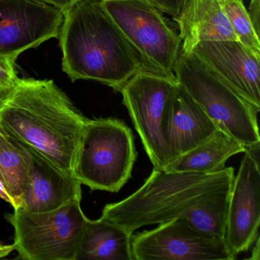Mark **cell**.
Returning a JSON list of instances; mask_svg holds the SVG:
<instances>
[{"label": "cell", "mask_w": 260, "mask_h": 260, "mask_svg": "<svg viewBox=\"0 0 260 260\" xmlns=\"http://www.w3.org/2000/svg\"><path fill=\"white\" fill-rule=\"evenodd\" d=\"M176 85V77L141 70L119 90L144 150L156 169L171 162L164 128Z\"/></svg>", "instance_id": "ba28073f"}, {"label": "cell", "mask_w": 260, "mask_h": 260, "mask_svg": "<svg viewBox=\"0 0 260 260\" xmlns=\"http://www.w3.org/2000/svg\"><path fill=\"white\" fill-rule=\"evenodd\" d=\"M191 53L259 112V58L237 41L199 42Z\"/></svg>", "instance_id": "7c38bea8"}, {"label": "cell", "mask_w": 260, "mask_h": 260, "mask_svg": "<svg viewBox=\"0 0 260 260\" xmlns=\"http://www.w3.org/2000/svg\"><path fill=\"white\" fill-rule=\"evenodd\" d=\"M15 61L0 57V100L13 89L19 80L15 69Z\"/></svg>", "instance_id": "ffe728a7"}, {"label": "cell", "mask_w": 260, "mask_h": 260, "mask_svg": "<svg viewBox=\"0 0 260 260\" xmlns=\"http://www.w3.org/2000/svg\"><path fill=\"white\" fill-rule=\"evenodd\" d=\"M18 142L28 164V179L19 208L46 212L72 201H81V184L74 172L59 168L26 144Z\"/></svg>", "instance_id": "4fadbf2b"}, {"label": "cell", "mask_w": 260, "mask_h": 260, "mask_svg": "<svg viewBox=\"0 0 260 260\" xmlns=\"http://www.w3.org/2000/svg\"><path fill=\"white\" fill-rule=\"evenodd\" d=\"M27 179L28 164L22 147L0 128V181L14 199L16 208L22 205Z\"/></svg>", "instance_id": "ac0fdd59"}, {"label": "cell", "mask_w": 260, "mask_h": 260, "mask_svg": "<svg viewBox=\"0 0 260 260\" xmlns=\"http://www.w3.org/2000/svg\"><path fill=\"white\" fill-rule=\"evenodd\" d=\"M234 176L233 167L208 173L153 168L138 191L106 205L101 217L131 234L147 225L182 217L196 229L224 239Z\"/></svg>", "instance_id": "6da1fadb"}, {"label": "cell", "mask_w": 260, "mask_h": 260, "mask_svg": "<svg viewBox=\"0 0 260 260\" xmlns=\"http://www.w3.org/2000/svg\"><path fill=\"white\" fill-rule=\"evenodd\" d=\"M132 236L124 228L103 217L88 220L76 260H133Z\"/></svg>", "instance_id": "2e32d148"}, {"label": "cell", "mask_w": 260, "mask_h": 260, "mask_svg": "<svg viewBox=\"0 0 260 260\" xmlns=\"http://www.w3.org/2000/svg\"><path fill=\"white\" fill-rule=\"evenodd\" d=\"M133 260H233L224 239L191 226L182 217L132 236Z\"/></svg>", "instance_id": "9c48e42d"}, {"label": "cell", "mask_w": 260, "mask_h": 260, "mask_svg": "<svg viewBox=\"0 0 260 260\" xmlns=\"http://www.w3.org/2000/svg\"><path fill=\"white\" fill-rule=\"evenodd\" d=\"M80 200L46 212L15 208L6 216L14 228L15 250L26 260H76L89 219Z\"/></svg>", "instance_id": "52a82bcc"}, {"label": "cell", "mask_w": 260, "mask_h": 260, "mask_svg": "<svg viewBox=\"0 0 260 260\" xmlns=\"http://www.w3.org/2000/svg\"><path fill=\"white\" fill-rule=\"evenodd\" d=\"M43 2L47 3L56 8L61 10L63 13L67 10L72 8L79 3L83 2L84 0H42Z\"/></svg>", "instance_id": "603a6c76"}, {"label": "cell", "mask_w": 260, "mask_h": 260, "mask_svg": "<svg viewBox=\"0 0 260 260\" xmlns=\"http://www.w3.org/2000/svg\"><path fill=\"white\" fill-rule=\"evenodd\" d=\"M223 8L237 42L260 59L259 35L243 0H223Z\"/></svg>", "instance_id": "d6986e66"}, {"label": "cell", "mask_w": 260, "mask_h": 260, "mask_svg": "<svg viewBox=\"0 0 260 260\" xmlns=\"http://www.w3.org/2000/svg\"><path fill=\"white\" fill-rule=\"evenodd\" d=\"M254 243H255V245H254V247L252 248V255L249 258V259L259 260V236L257 237Z\"/></svg>", "instance_id": "484cf974"}, {"label": "cell", "mask_w": 260, "mask_h": 260, "mask_svg": "<svg viewBox=\"0 0 260 260\" xmlns=\"http://www.w3.org/2000/svg\"><path fill=\"white\" fill-rule=\"evenodd\" d=\"M249 17L256 32L260 31V0H250L249 11Z\"/></svg>", "instance_id": "7402d4cb"}, {"label": "cell", "mask_w": 260, "mask_h": 260, "mask_svg": "<svg viewBox=\"0 0 260 260\" xmlns=\"http://www.w3.org/2000/svg\"><path fill=\"white\" fill-rule=\"evenodd\" d=\"M63 22V12L42 0H0V57L16 60L59 37Z\"/></svg>", "instance_id": "30bf717a"}, {"label": "cell", "mask_w": 260, "mask_h": 260, "mask_svg": "<svg viewBox=\"0 0 260 260\" xmlns=\"http://www.w3.org/2000/svg\"><path fill=\"white\" fill-rule=\"evenodd\" d=\"M156 10L164 14L170 15L174 20L179 17V13L186 0H145Z\"/></svg>", "instance_id": "44dd1931"}, {"label": "cell", "mask_w": 260, "mask_h": 260, "mask_svg": "<svg viewBox=\"0 0 260 260\" xmlns=\"http://www.w3.org/2000/svg\"><path fill=\"white\" fill-rule=\"evenodd\" d=\"M86 119L53 80L19 79L0 100V128L74 172Z\"/></svg>", "instance_id": "7a4b0ae2"}, {"label": "cell", "mask_w": 260, "mask_h": 260, "mask_svg": "<svg viewBox=\"0 0 260 260\" xmlns=\"http://www.w3.org/2000/svg\"><path fill=\"white\" fill-rule=\"evenodd\" d=\"M246 150L243 144L218 129L206 141L162 169L171 171L213 173L224 168L225 164L231 156L244 153Z\"/></svg>", "instance_id": "e0dca14e"}, {"label": "cell", "mask_w": 260, "mask_h": 260, "mask_svg": "<svg viewBox=\"0 0 260 260\" xmlns=\"http://www.w3.org/2000/svg\"><path fill=\"white\" fill-rule=\"evenodd\" d=\"M176 82L203 109L217 128L243 144L259 148L258 111L216 77L193 53L181 51L174 70Z\"/></svg>", "instance_id": "277c9868"}, {"label": "cell", "mask_w": 260, "mask_h": 260, "mask_svg": "<svg viewBox=\"0 0 260 260\" xmlns=\"http://www.w3.org/2000/svg\"><path fill=\"white\" fill-rule=\"evenodd\" d=\"M217 130L203 109L177 83L164 128L171 162L206 141Z\"/></svg>", "instance_id": "5bb4252c"}, {"label": "cell", "mask_w": 260, "mask_h": 260, "mask_svg": "<svg viewBox=\"0 0 260 260\" xmlns=\"http://www.w3.org/2000/svg\"><path fill=\"white\" fill-rule=\"evenodd\" d=\"M141 60V70L175 78L182 40L164 13L145 0H100Z\"/></svg>", "instance_id": "8992f818"}, {"label": "cell", "mask_w": 260, "mask_h": 260, "mask_svg": "<svg viewBox=\"0 0 260 260\" xmlns=\"http://www.w3.org/2000/svg\"><path fill=\"white\" fill-rule=\"evenodd\" d=\"M13 250H15L14 245H4L0 243V258L7 256Z\"/></svg>", "instance_id": "d4e9b609"}, {"label": "cell", "mask_w": 260, "mask_h": 260, "mask_svg": "<svg viewBox=\"0 0 260 260\" xmlns=\"http://www.w3.org/2000/svg\"><path fill=\"white\" fill-rule=\"evenodd\" d=\"M258 150L246 149L230 193L224 240L234 255L249 249L259 236Z\"/></svg>", "instance_id": "8fae6325"}, {"label": "cell", "mask_w": 260, "mask_h": 260, "mask_svg": "<svg viewBox=\"0 0 260 260\" xmlns=\"http://www.w3.org/2000/svg\"><path fill=\"white\" fill-rule=\"evenodd\" d=\"M137 155L133 133L122 121L87 118L74 173L92 191L118 192L132 176Z\"/></svg>", "instance_id": "5b68a950"}, {"label": "cell", "mask_w": 260, "mask_h": 260, "mask_svg": "<svg viewBox=\"0 0 260 260\" xmlns=\"http://www.w3.org/2000/svg\"><path fill=\"white\" fill-rule=\"evenodd\" d=\"M59 37L62 68L73 82L92 80L119 92L142 68L100 0H84L64 12Z\"/></svg>", "instance_id": "3957f363"}, {"label": "cell", "mask_w": 260, "mask_h": 260, "mask_svg": "<svg viewBox=\"0 0 260 260\" xmlns=\"http://www.w3.org/2000/svg\"><path fill=\"white\" fill-rule=\"evenodd\" d=\"M181 51L191 53L199 42L237 41L223 8V0H186L176 19Z\"/></svg>", "instance_id": "9a60e30c"}, {"label": "cell", "mask_w": 260, "mask_h": 260, "mask_svg": "<svg viewBox=\"0 0 260 260\" xmlns=\"http://www.w3.org/2000/svg\"><path fill=\"white\" fill-rule=\"evenodd\" d=\"M0 199L8 202L13 207V208H16V203H15L14 199L10 196V193L8 192L1 181H0Z\"/></svg>", "instance_id": "cb8c5ba5"}]
</instances>
